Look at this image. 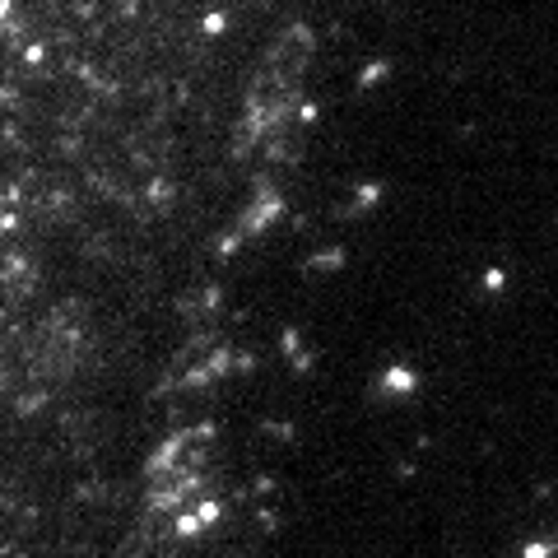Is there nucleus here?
Segmentation results:
<instances>
[{"mask_svg":"<svg viewBox=\"0 0 558 558\" xmlns=\"http://www.w3.org/2000/svg\"><path fill=\"white\" fill-rule=\"evenodd\" d=\"M387 70H391L387 61H377V65H368V70H363V79H358V84H363V89H368L372 79H382V75H387Z\"/></svg>","mask_w":558,"mask_h":558,"instance_id":"1","label":"nucleus"},{"mask_svg":"<svg viewBox=\"0 0 558 558\" xmlns=\"http://www.w3.org/2000/svg\"><path fill=\"white\" fill-rule=\"evenodd\" d=\"M201 28H205V33H223V15H205Z\"/></svg>","mask_w":558,"mask_h":558,"instance_id":"2","label":"nucleus"},{"mask_svg":"<svg viewBox=\"0 0 558 558\" xmlns=\"http://www.w3.org/2000/svg\"><path fill=\"white\" fill-rule=\"evenodd\" d=\"M42 56H46V51H42V46H37V42H33V46H24V61H28V65H37V61H42Z\"/></svg>","mask_w":558,"mask_h":558,"instance_id":"3","label":"nucleus"},{"mask_svg":"<svg viewBox=\"0 0 558 558\" xmlns=\"http://www.w3.org/2000/svg\"><path fill=\"white\" fill-rule=\"evenodd\" d=\"M10 15H15V0H0V24H10Z\"/></svg>","mask_w":558,"mask_h":558,"instance_id":"4","label":"nucleus"},{"mask_svg":"<svg viewBox=\"0 0 558 558\" xmlns=\"http://www.w3.org/2000/svg\"><path fill=\"white\" fill-rule=\"evenodd\" d=\"M0 201H5V191H0Z\"/></svg>","mask_w":558,"mask_h":558,"instance_id":"5","label":"nucleus"}]
</instances>
